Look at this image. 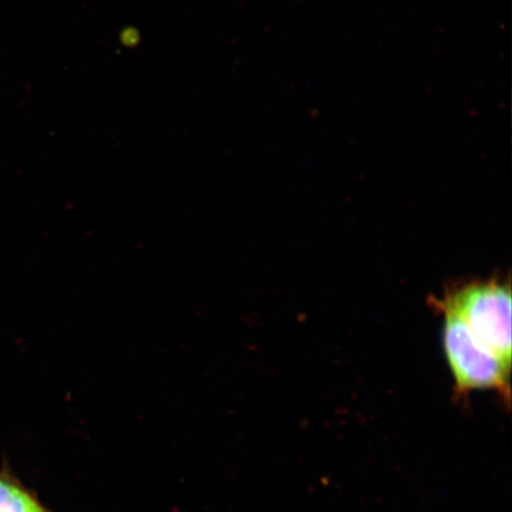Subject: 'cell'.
<instances>
[{"label":"cell","instance_id":"obj_1","mask_svg":"<svg viewBox=\"0 0 512 512\" xmlns=\"http://www.w3.org/2000/svg\"><path fill=\"white\" fill-rule=\"evenodd\" d=\"M430 304L439 313L462 319L480 342L511 363V286L509 280L490 278L448 286Z\"/></svg>","mask_w":512,"mask_h":512},{"label":"cell","instance_id":"obj_2","mask_svg":"<svg viewBox=\"0 0 512 512\" xmlns=\"http://www.w3.org/2000/svg\"><path fill=\"white\" fill-rule=\"evenodd\" d=\"M443 347L454 379V392L464 399L473 390L490 389L510 402L511 363L472 334L462 319L443 312Z\"/></svg>","mask_w":512,"mask_h":512},{"label":"cell","instance_id":"obj_3","mask_svg":"<svg viewBox=\"0 0 512 512\" xmlns=\"http://www.w3.org/2000/svg\"><path fill=\"white\" fill-rule=\"evenodd\" d=\"M0 512H48L35 496L8 476L0 475Z\"/></svg>","mask_w":512,"mask_h":512}]
</instances>
